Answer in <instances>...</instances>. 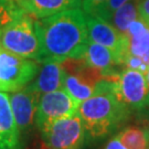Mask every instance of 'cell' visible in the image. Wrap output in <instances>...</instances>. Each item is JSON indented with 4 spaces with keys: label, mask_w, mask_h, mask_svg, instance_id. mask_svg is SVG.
I'll list each match as a JSON object with an SVG mask.
<instances>
[{
    "label": "cell",
    "mask_w": 149,
    "mask_h": 149,
    "mask_svg": "<svg viewBox=\"0 0 149 149\" xmlns=\"http://www.w3.org/2000/svg\"><path fill=\"white\" fill-rule=\"evenodd\" d=\"M8 95L17 128L23 140V138H26L29 134H31L37 128L36 115L40 95L29 90L27 86L20 91L12 92Z\"/></svg>",
    "instance_id": "10"
},
{
    "label": "cell",
    "mask_w": 149,
    "mask_h": 149,
    "mask_svg": "<svg viewBox=\"0 0 149 149\" xmlns=\"http://www.w3.org/2000/svg\"><path fill=\"white\" fill-rule=\"evenodd\" d=\"M80 104L75 102L65 90H59L40 95L36 115V127L42 129L50 123L69 117L77 113Z\"/></svg>",
    "instance_id": "8"
},
{
    "label": "cell",
    "mask_w": 149,
    "mask_h": 149,
    "mask_svg": "<svg viewBox=\"0 0 149 149\" xmlns=\"http://www.w3.org/2000/svg\"><path fill=\"white\" fill-rule=\"evenodd\" d=\"M116 136L127 149H148L149 123L125 126Z\"/></svg>",
    "instance_id": "15"
},
{
    "label": "cell",
    "mask_w": 149,
    "mask_h": 149,
    "mask_svg": "<svg viewBox=\"0 0 149 149\" xmlns=\"http://www.w3.org/2000/svg\"><path fill=\"white\" fill-rule=\"evenodd\" d=\"M138 13L140 20L149 26V0H138Z\"/></svg>",
    "instance_id": "20"
},
{
    "label": "cell",
    "mask_w": 149,
    "mask_h": 149,
    "mask_svg": "<svg viewBox=\"0 0 149 149\" xmlns=\"http://www.w3.org/2000/svg\"><path fill=\"white\" fill-rule=\"evenodd\" d=\"M36 29L40 43V63L84 59L90 40L85 12L81 8L36 20Z\"/></svg>",
    "instance_id": "1"
},
{
    "label": "cell",
    "mask_w": 149,
    "mask_h": 149,
    "mask_svg": "<svg viewBox=\"0 0 149 149\" xmlns=\"http://www.w3.org/2000/svg\"><path fill=\"white\" fill-rule=\"evenodd\" d=\"M106 2L107 0H82L81 9L86 15H95Z\"/></svg>",
    "instance_id": "19"
},
{
    "label": "cell",
    "mask_w": 149,
    "mask_h": 149,
    "mask_svg": "<svg viewBox=\"0 0 149 149\" xmlns=\"http://www.w3.org/2000/svg\"><path fill=\"white\" fill-rule=\"evenodd\" d=\"M80 115L86 132V144L103 140L132 119V113L116 93L115 80L102 79L95 95L81 103Z\"/></svg>",
    "instance_id": "2"
},
{
    "label": "cell",
    "mask_w": 149,
    "mask_h": 149,
    "mask_svg": "<svg viewBox=\"0 0 149 149\" xmlns=\"http://www.w3.org/2000/svg\"><path fill=\"white\" fill-rule=\"evenodd\" d=\"M148 149H149V148H148Z\"/></svg>",
    "instance_id": "23"
},
{
    "label": "cell",
    "mask_w": 149,
    "mask_h": 149,
    "mask_svg": "<svg viewBox=\"0 0 149 149\" xmlns=\"http://www.w3.org/2000/svg\"><path fill=\"white\" fill-rule=\"evenodd\" d=\"M116 93L127 106L132 116L141 123L149 120V85L146 74L132 69H123L115 80Z\"/></svg>",
    "instance_id": "4"
},
{
    "label": "cell",
    "mask_w": 149,
    "mask_h": 149,
    "mask_svg": "<svg viewBox=\"0 0 149 149\" xmlns=\"http://www.w3.org/2000/svg\"><path fill=\"white\" fill-rule=\"evenodd\" d=\"M85 19L88 40L109 49L124 65V59L127 54V37L98 17L85 13Z\"/></svg>",
    "instance_id": "9"
},
{
    "label": "cell",
    "mask_w": 149,
    "mask_h": 149,
    "mask_svg": "<svg viewBox=\"0 0 149 149\" xmlns=\"http://www.w3.org/2000/svg\"><path fill=\"white\" fill-rule=\"evenodd\" d=\"M19 10L16 0H0V33Z\"/></svg>",
    "instance_id": "17"
},
{
    "label": "cell",
    "mask_w": 149,
    "mask_h": 149,
    "mask_svg": "<svg viewBox=\"0 0 149 149\" xmlns=\"http://www.w3.org/2000/svg\"><path fill=\"white\" fill-rule=\"evenodd\" d=\"M16 3L21 10L39 20L62 11L81 8L82 0H16Z\"/></svg>",
    "instance_id": "14"
},
{
    "label": "cell",
    "mask_w": 149,
    "mask_h": 149,
    "mask_svg": "<svg viewBox=\"0 0 149 149\" xmlns=\"http://www.w3.org/2000/svg\"><path fill=\"white\" fill-rule=\"evenodd\" d=\"M41 63L6 51L0 47V91L17 92L36 79Z\"/></svg>",
    "instance_id": "6"
},
{
    "label": "cell",
    "mask_w": 149,
    "mask_h": 149,
    "mask_svg": "<svg viewBox=\"0 0 149 149\" xmlns=\"http://www.w3.org/2000/svg\"><path fill=\"white\" fill-rule=\"evenodd\" d=\"M128 1H130V0H107L106 3L103 6L95 15H93V16L98 17V18H101L103 20L109 22L113 13L117 10V9H119L122 6L127 3Z\"/></svg>",
    "instance_id": "18"
},
{
    "label": "cell",
    "mask_w": 149,
    "mask_h": 149,
    "mask_svg": "<svg viewBox=\"0 0 149 149\" xmlns=\"http://www.w3.org/2000/svg\"><path fill=\"white\" fill-rule=\"evenodd\" d=\"M65 69L60 62H43L36 79L27 86L29 90L42 95L54 91L64 90Z\"/></svg>",
    "instance_id": "13"
},
{
    "label": "cell",
    "mask_w": 149,
    "mask_h": 149,
    "mask_svg": "<svg viewBox=\"0 0 149 149\" xmlns=\"http://www.w3.org/2000/svg\"><path fill=\"white\" fill-rule=\"evenodd\" d=\"M0 47L10 53L40 62L36 19L20 9L0 33Z\"/></svg>",
    "instance_id": "3"
},
{
    "label": "cell",
    "mask_w": 149,
    "mask_h": 149,
    "mask_svg": "<svg viewBox=\"0 0 149 149\" xmlns=\"http://www.w3.org/2000/svg\"><path fill=\"white\" fill-rule=\"evenodd\" d=\"M102 149H127L124 145L120 143V140L118 139V137L115 135L113 138H111L107 141L105 146Z\"/></svg>",
    "instance_id": "21"
},
{
    "label": "cell",
    "mask_w": 149,
    "mask_h": 149,
    "mask_svg": "<svg viewBox=\"0 0 149 149\" xmlns=\"http://www.w3.org/2000/svg\"><path fill=\"white\" fill-rule=\"evenodd\" d=\"M45 149H83L86 132L80 115L60 118L39 130Z\"/></svg>",
    "instance_id": "5"
},
{
    "label": "cell",
    "mask_w": 149,
    "mask_h": 149,
    "mask_svg": "<svg viewBox=\"0 0 149 149\" xmlns=\"http://www.w3.org/2000/svg\"><path fill=\"white\" fill-rule=\"evenodd\" d=\"M146 79H147V82H148V85H149V66H148L147 72H146Z\"/></svg>",
    "instance_id": "22"
},
{
    "label": "cell",
    "mask_w": 149,
    "mask_h": 149,
    "mask_svg": "<svg viewBox=\"0 0 149 149\" xmlns=\"http://www.w3.org/2000/svg\"><path fill=\"white\" fill-rule=\"evenodd\" d=\"M71 61L73 68L63 63L65 69L63 88L75 102L81 104L95 95L98 83L104 77L100 71L88 66L84 60Z\"/></svg>",
    "instance_id": "7"
},
{
    "label": "cell",
    "mask_w": 149,
    "mask_h": 149,
    "mask_svg": "<svg viewBox=\"0 0 149 149\" xmlns=\"http://www.w3.org/2000/svg\"><path fill=\"white\" fill-rule=\"evenodd\" d=\"M83 60L88 66L100 71L104 79L116 80L119 72L122 71L118 70L119 66H122L120 61L109 49L92 41L87 44Z\"/></svg>",
    "instance_id": "11"
},
{
    "label": "cell",
    "mask_w": 149,
    "mask_h": 149,
    "mask_svg": "<svg viewBox=\"0 0 149 149\" xmlns=\"http://www.w3.org/2000/svg\"><path fill=\"white\" fill-rule=\"evenodd\" d=\"M138 19V0H130L113 13L109 23L116 30L126 36L130 24Z\"/></svg>",
    "instance_id": "16"
},
{
    "label": "cell",
    "mask_w": 149,
    "mask_h": 149,
    "mask_svg": "<svg viewBox=\"0 0 149 149\" xmlns=\"http://www.w3.org/2000/svg\"><path fill=\"white\" fill-rule=\"evenodd\" d=\"M0 149H23L8 93L0 91Z\"/></svg>",
    "instance_id": "12"
}]
</instances>
